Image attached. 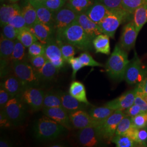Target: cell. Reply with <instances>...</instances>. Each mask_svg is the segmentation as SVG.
I'll return each mask as SVG.
<instances>
[{"mask_svg": "<svg viewBox=\"0 0 147 147\" xmlns=\"http://www.w3.org/2000/svg\"><path fill=\"white\" fill-rule=\"evenodd\" d=\"M29 59L32 65L37 71L42 68L47 60L45 55L37 56H30Z\"/></svg>", "mask_w": 147, "mask_h": 147, "instance_id": "45", "label": "cell"}, {"mask_svg": "<svg viewBox=\"0 0 147 147\" xmlns=\"http://www.w3.org/2000/svg\"><path fill=\"white\" fill-rule=\"evenodd\" d=\"M135 142L138 147H147V126L141 129H138Z\"/></svg>", "mask_w": 147, "mask_h": 147, "instance_id": "46", "label": "cell"}, {"mask_svg": "<svg viewBox=\"0 0 147 147\" xmlns=\"http://www.w3.org/2000/svg\"><path fill=\"white\" fill-rule=\"evenodd\" d=\"M29 1V0H28ZM37 11L38 21L53 27V13L49 9L40 2L29 1Z\"/></svg>", "mask_w": 147, "mask_h": 147, "instance_id": "22", "label": "cell"}, {"mask_svg": "<svg viewBox=\"0 0 147 147\" xmlns=\"http://www.w3.org/2000/svg\"><path fill=\"white\" fill-rule=\"evenodd\" d=\"M21 12V8L18 3L2 5L0 8V24L2 27L8 24L11 18Z\"/></svg>", "mask_w": 147, "mask_h": 147, "instance_id": "23", "label": "cell"}, {"mask_svg": "<svg viewBox=\"0 0 147 147\" xmlns=\"http://www.w3.org/2000/svg\"><path fill=\"white\" fill-rule=\"evenodd\" d=\"M1 86L5 89L12 97L19 95L27 87L14 74L9 75L6 77L5 80L1 82Z\"/></svg>", "mask_w": 147, "mask_h": 147, "instance_id": "19", "label": "cell"}, {"mask_svg": "<svg viewBox=\"0 0 147 147\" xmlns=\"http://www.w3.org/2000/svg\"><path fill=\"white\" fill-rule=\"evenodd\" d=\"M136 88L127 91L120 96L105 104V106L115 111H124L135 103Z\"/></svg>", "mask_w": 147, "mask_h": 147, "instance_id": "15", "label": "cell"}, {"mask_svg": "<svg viewBox=\"0 0 147 147\" xmlns=\"http://www.w3.org/2000/svg\"><path fill=\"white\" fill-rule=\"evenodd\" d=\"M14 44L15 40L7 39L1 34L0 40L1 59L11 60V56L14 47Z\"/></svg>", "mask_w": 147, "mask_h": 147, "instance_id": "28", "label": "cell"}, {"mask_svg": "<svg viewBox=\"0 0 147 147\" xmlns=\"http://www.w3.org/2000/svg\"><path fill=\"white\" fill-rule=\"evenodd\" d=\"M112 142L117 147H138L136 143L126 134L115 135L112 138Z\"/></svg>", "mask_w": 147, "mask_h": 147, "instance_id": "34", "label": "cell"}, {"mask_svg": "<svg viewBox=\"0 0 147 147\" xmlns=\"http://www.w3.org/2000/svg\"><path fill=\"white\" fill-rule=\"evenodd\" d=\"M59 70L58 68H57L53 63L47 59L42 68L37 72L40 81H50L55 79Z\"/></svg>", "mask_w": 147, "mask_h": 147, "instance_id": "27", "label": "cell"}, {"mask_svg": "<svg viewBox=\"0 0 147 147\" xmlns=\"http://www.w3.org/2000/svg\"><path fill=\"white\" fill-rule=\"evenodd\" d=\"M68 63L71 65V67L73 69L71 78L72 79L74 80L76 78V74L78 72V71L81 69L83 67H84V66L82 63H81L79 57H73L69 60Z\"/></svg>", "mask_w": 147, "mask_h": 147, "instance_id": "47", "label": "cell"}, {"mask_svg": "<svg viewBox=\"0 0 147 147\" xmlns=\"http://www.w3.org/2000/svg\"><path fill=\"white\" fill-rule=\"evenodd\" d=\"M110 12V10L99 0H95L84 13L90 19L99 25Z\"/></svg>", "mask_w": 147, "mask_h": 147, "instance_id": "18", "label": "cell"}, {"mask_svg": "<svg viewBox=\"0 0 147 147\" xmlns=\"http://www.w3.org/2000/svg\"><path fill=\"white\" fill-rule=\"evenodd\" d=\"M84 67H103L104 65L95 61L93 57L87 51L82 53L78 57Z\"/></svg>", "mask_w": 147, "mask_h": 147, "instance_id": "38", "label": "cell"}, {"mask_svg": "<svg viewBox=\"0 0 147 147\" xmlns=\"http://www.w3.org/2000/svg\"><path fill=\"white\" fill-rule=\"evenodd\" d=\"M40 2L49 9L55 12L65 5L67 0H44Z\"/></svg>", "mask_w": 147, "mask_h": 147, "instance_id": "40", "label": "cell"}, {"mask_svg": "<svg viewBox=\"0 0 147 147\" xmlns=\"http://www.w3.org/2000/svg\"><path fill=\"white\" fill-rule=\"evenodd\" d=\"M123 9L132 15L140 6L147 4V0H121Z\"/></svg>", "mask_w": 147, "mask_h": 147, "instance_id": "36", "label": "cell"}, {"mask_svg": "<svg viewBox=\"0 0 147 147\" xmlns=\"http://www.w3.org/2000/svg\"><path fill=\"white\" fill-rule=\"evenodd\" d=\"M56 41L60 47L64 59L66 62L68 63L69 60L74 56L75 54L76 47L67 42H63L62 41L58 40L57 39Z\"/></svg>", "mask_w": 147, "mask_h": 147, "instance_id": "37", "label": "cell"}, {"mask_svg": "<svg viewBox=\"0 0 147 147\" xmlns=\"http://www.w3.org/2000/svg\"></svg>", "mask_w": 147, "mask_h": 147, "instance_id": "60", "label": "cell"}, {"mask_svg": "<svg viewBox=\"0 0 147 147\" xmlns=\"http://www.w3.org/2000/svg\"><path fill=\"white\" fill-rule=\"evenodd\" d=\"M137 87L143 92L147 93V75L142 81L137 84Z\"/></svg>", "mask_w": 147, "mask_h": 147, "instance_id": "54", "label": "cell"}, {"mask_svg": "<svg viewBox=\"0 0 147 147\" xmlns=\"http://www.w3.org/2000/svg\"><path fill=\"white\" fill-rule=\"evenodd\" d=\"M69 93L79 101L89 106L91 105L87 99L84 84L82 82L77 81H73L70 86Z\"/></svg>", "mask_w": 147, "mask_h": 147, "instance_id": "24", "label": "cell"}, {"mask_svg": "<svg viewBox=\"0 0 147 147\" xmlns=\"http://www.w3.org/2000/svg\"><path fill=\"white\" fill-rule=\"evenodd\" d=\"M132 126L131 117L125 116L119 122L116 130L115 135L126 134V132Z\"/></svg>", "mask_w": 147, "mask_h": 147, "instance_id": "39", "label": "cell"}, {"mask_svg": "<svg viewBox=\"0 0 147 147\" xmlns=\"http://www.w3.org/2000/svg\"><path fill=\"white\" fill-rule=\"evenodd\" d=\"M11 69L16 76L27 87H37L40 84L39 75L31 64L26 61H11Z\"/></svg>", "mask_w": 147, "mask_h": 147, "instance_id": "4", "label": "cell"}, {"mask_svg": "<svg viewBox=\"0 0 147 147\" xmlns=\"http://www.w3.org/2000/svg\"><path fill=\"white\" fill-rule=\"evenodd\" d=\"M115 111L105 106L103 107L93 106L90 109L88 113L94 120L103 121L112 115Z\"/></svg>", "mask_w": 147, "mask_h": 147, "instance_id": "30", "label": "cell"}, {"mask_svg": "<svg viewBox=\"0 0 147 147\" xmlns=\"http://www.w3.org/2000/svg\"><path fill=\"white\" fill-rule=\"evenodd\" d=\"M110 38L105 34H100L93 40V45L96 53H100L109 55L110 54Z\"/></svg>", "mask_w": 147, "mask_h": 147, "instance_id": "25", "label": "cell"}, {"mask_svg": "<svg viewBox=\"0 0 147 147\" xmlns=\"http://www.w3.org/2000/svg\"><path fill=\"white\" fill-rule=\"evenodd\" d=\"M25 105L19 96H16L12 97L3 109L13 125H20L25 120Z\"/></svg>", "mask_w": 147, "mask_h": 147, "instance_id": "6", "label": "cell"}, {"mask_svg": "<svg viewBox=\"0 0 147 147\" xmlns=\"http://www.w3.org/2000/svg\"><path fill=\"white\" fill-rule=\"evenodd\" d=\"M12 98L11 95L2 86L0 89V107L1 109H3L9 100Z\"/></svg>", "mask_w": 147, "mask_h": 147, "instance_id": "49", "label": "cell"}, {"mask_svg": "<svg viewBox=\"0 0 147 147\" xmlns=\"http://www.w3.org/2000/svg\"><path fill=\"white\" fill-rule=\"evenodd\" d=\"M76 21L93 40L102 33L99 25L90 19L85 13L79 14Z\"/></svg>", "mask_w": 147, "mask_h": 147, "instance_id": "20", "label": "cell"}, {"mask_svg": "<svg viewBox=\"0 0 147 147\" xmlns=\"http://www.w3.org/2000/svg\"><path fill=\"white\" fill-rule=\"evenodd\" d=\"M136 88L137 90L139 92V93H140V94L141 95V96L143 97V98L144 100H146V102H147V93H145L143 92L142 91H141L137 87Z\"/></svg>", "mask_w": 147, "mask_h": 147, "instance_id": "56", "label": "cell"}, {"mask_svg": "<svg viewBox=\"0 0 147 147\" xmlns=\"http://www.w3.org/2000/svg\"><path fill=\"white\" fill-rule=\"evenodd\" d=\"M29 1H38V2H42L44 0H29Z\"/></svg>", "mask_w": 147, "mask_h": 147, "instance_id": "59", "label": "cell"}, {"mask_svg": "<svg viewBox=\"0 0 147 147\" xmlns=\"http://www.w3.org/2000/svg\"><path fill=\"white\" fill-rule=\"evenodd\" d=\"M130 16L124 9L111 11L99 24L102 33L113 39L118 28Z\"/></svg>", "mask_w": 147, "mask_h": 147, "instance_id": "5", "label": "cell"}, {"mask_svg": "<svg viewBox=\"0 0 147 147\" xmlns=\"http://www.w3.org/2000/svg\"><path fill=\"white\" fill-rule=\"evenodd\" d=\"M11 60L25 61L26 60V47L17 39L15 40V44Z\"/></svg>", "mask_w": 147, "mask_h": 147, "instance_id": "35", "label": "cell"}, {"mask_svg": "<svg viewBox=\"0 0 147 147\" xmlns=\"http://www.w3.org/2000/svg\"><path fill=\"white\" fill-rule=\"evenodd\" d=\"M42 112L44 115L62 125L65 129L69 130L73 129L68 112L63 107L43 108Z\"/></svg>", "mask_w": 147, "mask_h": 147, "instance_id": "16", "label": "cell"}, {"mask_svg": "<svg viewBox=\"0 0 147 147\" xmlns=\"http://www.w3.org/2000/svg\"><path fill=\"white\" fill-rule=\"evenodd\" d=\"M124 112L125 113L126 116H130L131 117L144 112L140 107V106L135 104L132 105L131 106H130L129 108L126 109V110L124 111Z\"/></svg>", "mask_w": 147, "mask_h": 147, "instance_id": "50", "label": "cell"}, {"mask_svg": "<svg viewBox=\"0 0 147 147\" xmlns=\"http://www.w3.org/2000/svg\"><path fill=\"white\" fill-rule=\"evenodd\" d=\"M110 11H117L123 9L121 0H99Z\"/></svg>", "mask_w": 147, "mask_h": 147, "instance_id": "48", "label": "cell"}, {"mask_svg": "<svg viewBox=\"0 0 147 147\" xmlns=\"http://www.w3.org/2000/svg\"><path fill=\"white\" fill-rule=\"evenodd\" d=\"M136 88V95H135V104L138 105L140 106L142 111L144 112H147V102L146 101L144 100L141 95L139 93V92L137 90Z\"/></svg>", "mask_w": 147, "mask_h": 147, "instance_id": "51", "label": "cell"}, {"mask_svg": "<svg viewBox=\"0 0 147 147\" xmlns=\"http://www.w3.org/2000/svg\"><path fill=\"white\" fill-rule=\"evenodd\" d=\"M21 14L28 28H31L38 21L36 10L28 0H27L26 3L21 8Z\"/></svg>", "mask_w": 147, "mask_h": 147, "instance_id": "26", "label": "cell"}, {"mask_svg": "<svg viewBox=\"0 0 147 147\" xmlns=\"http://www.w3.org/2000/svg\"><path fill=\"white\" fill-rule=\"evenodd\" d=\"M13 125L10 119L5 114L3 109H1L0 112V125L1 127H9Z\"/></svg>", "mask_w": 147, "mask_h": 147, "instance_id": "52", "label": "cell"}, {"mask_svg": "<svg viewBox=\"0 0 147 147\" xmlns=\"http://www.w3.org/2000/svg\"><path fill=\"white\" fill-rule=\"evenodd\" d=\"M61 96L62 99V107L67 111L68 113L78 110H86L89 105L80 102L75 98L69 93H61Z\"/></svg>", "mask_w": 147, "mask_h": 147, "instance_id": "21", "label": "cell"}, {"mask_svg": "<svg viewBox=\"0 0 147 147\" xmlns=\"http://www.w3.org/2000/svg\"><path fill=\"white\" fill-rule=\"evenodd\" d=\"M12 146L11 144L8 141L5 140H1L0 141V147H9Z\"/></svg>", "mask_w": 147, "mask_h": 147, "instance_id": "55", "label": "cell"}, {"mask_svg": "<svg viewBox=\"0 0 147 147\" xmlns=\"http://www.w3.org/2000/svg\"><path fill=\"white\" fill-rule=\"evenodd\" d=\"M133 21L137 31L139 33L147 22V4H144L136 9L133 14Z\"/></svg>", "mask_w": 147, "mask_h": 147, "instance_id": "29", "label": "cell"}, {"mask_svg": "<svg viewBox=\"0 0 147 147\" xmlns=\"http://www.w3.org/2000/svg\"><path fill=\"white\" fill-rule=\"evenodd\" d=\"M138 34V33L134 21L129 22L123 28L120 39V46L127 52L130 51L135 45Z\"/></svg>", "mask_w": 147, "mask_h": 147, "instance_id": "14", "label": "cell"}, {"mask_svg": "<svg viewBox=\"0 0 147 147\" xmlns=\"http://www.w3.org/2000/svg\"><path fill=\"white\" fill-rule=\"evenodd\" d=\"M51 147H64L63 145H62L61 144H55L53 146H51Z\"/></svg>", "mask_w": 147, "mask_h": 147, "instance_id": "57", "label": "cell"}, {"mask_svg": "<svg viewBox=\"0 0 147 147\" xmlns=\"http://www.w3.org/2000/svg\"><path fill=\"white\" fill-rule=\"evenodd\" d=\"M11 61V60H4L1 59V76L5 78L7 76L9 73V62Z\"/></svg>", "mask_w": 147, "mask_h": 147, "instance_id": "53", "label": "cell"}, {"mask_svg": "<svg viewBox=\"0 0 147 147\" xmlns=\"http://www.w3.org/2000/svg\"><path fill=\"white\" fill-rule=\"evenodd\" d=\"M9 1H10L11 2V3H16V2H18V1H19V0H8Z\"/></svg>", "mask_w": 147, "mask_h": 147, "instance_id": "58", "label": "cell"}, {"mask_svg": "<svg viewBox=\"0 0 147 147\" xmlns=\"http://www.w3.org/2000/svg\"><path fill=\"white\" fill-rule=\"evenodd\" d=\"M79 14L65 5L53 13V27L57 31L77 21Z\"/></svg>", "mask_w": 147, "mask_h": 147, "instance_id": "11", "label": "cell"}, {"mask_svg": "<svg viewBox=\"0 0 147 147\" xmlns=\"http://www.w3.org/2000/svg\"><path fill=\"white\" fill-rule=\"evenodd\" d=\"M94 1L92 0H68L66 5L78 14L84 13Z\"/></svg>", "mask_w": 147, "mask_h": 147, "instance_id": "33", "label": "cell"}, {"mask_svg": "<svg viewBox=\"0 0 147 147\" xmlns=\"http://www.w3.org/2000/svg\"><path fill=\"white\" fill-rule=\"evenodd\" d=\"M65 127L47 116H42L37 121L33 127L36 137L40 141L55 139L65 130Z\"/></svg>", "mask_w": 147, "mask_h": 147, "instance_id": "3", "label": "cell"}, {"mask_svg": "<svg viewBox=\"0 0 147 147\" xmlns=\"http://www.w3.org/2000/svg\"><path fill=\"white\" fill-rule=\"evenodd\" d=\"M126 115L124 111H115L112 115L99 125L101 136L106 143L112 142L119 122Z\"/></svg>", "mask_w": 147, "mask_h": 147, "instance_id": "7", "label": "cell"}, {"mask_svg": "<svg viewBox=\"0 0 147 147\" xmlns=\"http://www.w3.org/2000/svg\"><path fill=\"white\" fill-rule=\"evenodd\" d=\"M147 75V71L143 69L142 62L135 52V56L127 65L124 80L128 84H138Z\"/></svg>", "mask_w": 147, "mask_h": 147, "instance_id": "9", "label": "cell"}, {"mask_svg": "<svg viewBox=\"0 0 147 147\" xmlns=\"http://www.w3.org/2000/svg\"><path fill=\"white\" fill-rule=\"evenodd\" d=\"M132 125L137 129L147 126V112H143L134 117H132Z\"/></svg>", "mask_w": 147, "mask_h": 147, "instance_id": "43", "label": "cell"}, {"mask_svg": "<svg viewBox=\"0 0 147 147\" xmlns=\"http://www.w3.org/2000/svg\"><path fill=\"white\" fill-rule=\"evenodd\" d=\"M56 39L67 42L81 51L92 50L93 40L77 21L56 32Z\"/></svg>", "mask_w": 147, "mask_h": 147, "instance_id": "1", "label": "cell"}, {"mask_svg": "<svg viewBox=\"0 0 147 147\" xmlns=\"http://www.w3.org/2000/svg\"><path fill=\"white\" fill-rule=\"evenodd\" d=\"M77 138L80 144L83 147H98L105 142L100 134L99 125L80 129Z\"/></svg>", "mask_w": 147, "mask_h": 147, "instance_id": "8", "label": "cell"}, {"mask_svg": "<svg viewBox=\"0 0 147 147\" xmlns=\"http://www.w3.org/2000/svg\"><path fill=\"white\" fill-rule=\"evenodd\" d=\"M17 39L27 48L30 47L33 43L38 41L37 37L28 27L19 31Z\"/></svg>", "mask_w": 147, "mask_h": 147, "instance_id": "32", "label": "cell"}, {"mask_svg": "<svg viewBox=\"0 0 147 147\" xmlns=\"http://www.w3.org/2000/svg\"><path fill=\"white\" fill-rule=\"evenodd\" d=\"M129 62L127 51L119 44H117L106 63V71L111 79L121 81L124 79L125 72Z\"/></svg>", "mask_w": 147, "mask_h": 147, "instance_id": "2", "label": "cell"}, {"mask_svg": "<svg viewBox=\"0 0 147 147\" xmlns=\"http://www.w3.org/2000/svg\"><path fill=\"white\" fill-rule=\"evenodd\" d=\"M36 36L39 42L45 45L53 38L56 35L54 27L41 22L38 21L33 26L29 28Z\"/></svg>", "mask_w": 147, "mask_h": 147, "instance_id": "17", "label": "cell"}, {"mask_svg": "<svg viewBox=\"0 0 147 147\" xmlns=\"http://www.w3.org/2000/svg\"><path fill=\"white\" fill-rule=\"evenodd\" d=\"M62 107V99L59 93L49 92L45 93L43 101V108Z\"/></svg>", "mask_w": 147, "mask_h": 147, "instance_id": "31", "label": "cell"}, {"mask_svg": "<svg viewBox=\"0 0 147 147\" xmlns=\"http://www.w3.org/2000/svg\"><path fill=\"white\" fill-rule=\"evenodd\" d=\"M45 56L49 61L59 70L63 68L66 63L64 59L61 50L59 47L56 37L45 45Z\"/></svg>", "mask_w": 147, "mask_h": 147, "instance_id": "13", "label": "cell"}, {"mask_svg": "<svg viewBox=\"0 0 147 147\" xmlns=\"http://www.w3.org/2000/svg\"><path fill=\"white\" fill-rule=\"evenodd\" d=\"M45 93L42 89L35 87H28L18 96L34 112L42 109Z\"/></svg>", "mask_w": 147, "mask_h": 147, "instance_id": "10", "label": "cell"}, {"mask_svg": "<svg viewBox=\"0 0 147 147\" xmlns=\"http://www.w3.org/2000/svg\"><path fill=\"white\" fill-rule=\"evenodd\" d=\"M69 115L74 128L79 130L89 126H98L104 121L94 120L85 110L76 111Z\"/></svg>", "mask_w": 147, "mask_h": 147, "instance_id": "12", "label": "cell"}, {"mask_svg": "<svg viewBox=\"0 0 147 147\" xmlns=\"http://www.w3.org/2000/svg\"><path fill=\"white\" fill-rule=\"evenodd\" d=\"M2 30L1 34L3 37L11 40H15L17 39L19 30L10 24H7L2 27Z\"/></svg>", "mask_w": 147, "mask_h": 147, "instance_id": "41", "label": "cell"}, {"mask_svg": "<svg viewBox=\"0 0 147 147\" xmlns=\"http://www.w3.org/2000/svg\"><path fill=\"white\" fill-rule=\"evenodd\" d=\"M8 24L14 27L19 31L27 27L26 22L21 14V12L13 16L9 20Z\"/></svg>", "mask_w": 147, "mask_h": 147, "instance_id": "44", "label": "cell"}, {"mask_svg": "<svg viewBox=\"0 0 147 147\" xmlns=\"http://www.w3.org/2000/svg\"><path fill=\"white\" fill-rule=\"evenodd\" d=\"M45 53V45L37 41L28 47V53L30 56L43 55Z\"/></svg>", "mask_w": 147, "mask_h": 147, "instance_id": "42", "label": "cell"}]
</instances>
